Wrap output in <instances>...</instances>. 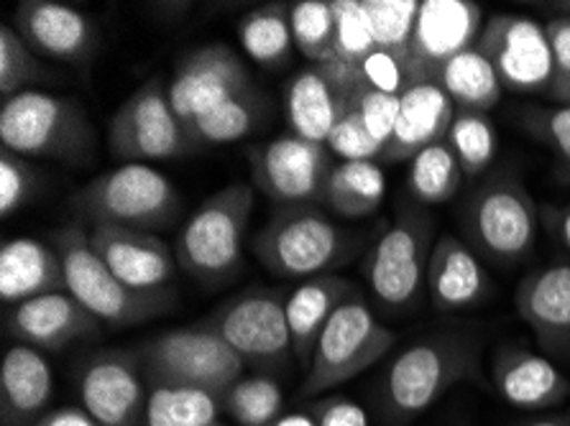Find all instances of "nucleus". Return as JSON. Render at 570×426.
<instances>
[{"instance_id":"f8f14e48","label":"nucleus","mask_w":570,"mask_h":426,"mask_svg":"<svg viewBox=\"0 0 570 426\" xmlns=\"http://www.w3.org/2000/svg\"><path fill=\"white\" fill-rule=\"evenodd\" d=\"M233 353L248 365L272 370L282 368L292 353L287 299L272 289H248L223 301L205 319Z\"/></svg>"},{"instance_id":"4468645a","label":"nucleus","mask_w":570,"mask_h":426,"mask_svg":"<svg viewBox=\"0 0 570 426\" xmlns=\"http://www.w3.org/2000/svg\"><path fill=\"white\" fill-rule=\"evenodd\" d=\"M476 49L494 67L504 90L548 95L552 49L542 23L517 13H497L483 23Z\"/></svg>"},{"instance_id":"a18cd8bd","label":"nucleus","mask_w":570,"mask_h":426,"mask_svg":"<svg viewBox=\"0 0 570 426\" xmlns=\"http://www.w3.org/2000/svg\"><path fill=\"white\" fill-rule=\"evenodd\" d=\"M548 39L552 49V77L548 100L558 106H570V16H558L548 21Z\"/></svg>"},{"instance_id":"6e6552de","label":"nucleus","mask_w":570,"mask_h":426,"mask_svg":"<svg viewBox=\"0 0 570 426\" xmlns=\"http://www.w3.org/2000/svg\"><path fill=\"white\" fill-rule=\"evenodd\" d=\"M77 217L92 225L114 222L138 230L169 228L179 215V192L146 164H120L72 195Z\"/></svg>"},{"instance_id":"a19ab883","label":"nucleus","mask_w":570,"mask_h":426,"mask_svg":"<svg viewBox=\"0 0 570 426\" xmlns=\"http://www.w3.org/2000/svg\"><path fill=\"white\" fill-rule=\"evenodd\" d=\"M348 112L358 120L361 128L366 130V136L376 143V149L384 156L386 146L394 136L396 118H400V98L374 92V90H364V87H361L348 102Z\"/></svg>"},{"instance_id":"7ed1b4c3","label":"nucleus","mask_w":570,"mask_h":426,"mask_svg":"<svg viewBox=\"0 0 570 426\" xmlns=\"http://www.w3.org/2000/svg\"><path fill=\"white\" fill-rule=\"evenodd\" d=\"M540 207L514 169L491 171L461 210L465 242L497 266H514L532 254Z\"/></svg>"},{"instance_id":"de8ad7c7","label":"nucleus","mask_w":570,"mask_h":426,"mask_svg":"<svg viewBox=\"0 0 570 426\" xmlns=\"http://www.w3.org/2000/svg\"><path fill=\"white\" fill-rule=\"evenodd\" d=\"M540 212H542V220H546L550 232L556 235V240L566 250H570V205L546 207V210H540Z\"/></svg>"},{"instance_id":"cd10ccee","label":"nucleus","mask_w":570,"mask_h":426,"mask_svg":"<svg viewBox=\"0 0 570 426\" xmlns=\"http://www.w3.org/2000/svg\"><path fill=\"white\" fill-rule=\"evenodd\" d=\"M284 106H287V120L297 138L327 146L333 128L348 110V100L341 98L323 67L313 65L292 77Z\"/></svg>"},{"instance_id":"72a5a7b5","label":"nucleus","mask_w":570,"mask_h":426,"mask_svg":"<svg viewBox=\"0 0 570 426\" xmlns=\"http://www.w3.org/2000/svg\"><path fill=\"white\" fill-rule=\"evenodd\" d=\"M266 110V100L262 92L252 90L238 95L228 102H223L220 108H215L205 116L195 118L193 123H187V133L193 138L195 149H205V146H218V143H233L254 133Z\"/></svg>"},{"instance_id":"aec40b11","label":"nucleus","mask_w":570,"mask_h":426,"mask_svg":"<svg viewBox=\"0 0 570 426\" xmlns=\"http://www.w3.org/2000/svg\"><path fill=\"white\" fill-rule=\"evenodd\" d=\"M102 321L82 307L69 291L47 294L8 307L3 329L16 343L37 350H65L72 343L92 340L100 335Z\"/></svg>"},{"instance_id":"37998d69","label":"nucleus","mask_w":570,"mask_h":426,"mask_svg":"<svg viewBox=\"0 0 570 426\" xmlns=\"http://www.w3.org/2000/svg\"><path fill=\"white\" fill-rule=\"evenodd\" d=\"M517 120L527 133L546 143L560 164L570 169V106L524 108Z\"/></svg>"},{"instance_id":"1a4fd4ad","label":"nucleus","mask_w":570,"mask_h":426,"mask_svg":"<svg viewBox=\"0 0 570 426\" xmlns=\"http://www.w3.org/2000/svg\"><path fill=\"white\" fill-rule=\"evenodd\" d=\"M146 384L189 386L226 394L244 376V360L205 321L183 329H169L151 337L136 350Z\"/></svg>"},{"instance_id":"3c124183","label":"nucleus","mask_w":570,"mask_h":426,"mask_svg":"<svg viewBox=\"0 0 570 426\" xmlns=\"http://www.w3.org/2000/svg\"><path fill=\"white\" fill-rule=\"evenodd\" d=\"M517 426H570V412L563 414H540Z\"/></svg>"},{"instance_id":"a211bd4d","label":"nucleus","mask_w":570,"mask_h":426,"mask_svg":"<svg viewBox=\"0 0 570 426\" xmlns=\"http://www.w3.org/2000/svg\"><path fill=\"white\" fill-rule=\"evenodd\" d=\"M16 31L39 57L85 67L98 51V26L80 8L57 0H21Z\"/></svg>"},{"instance_id":"09e8293b","label":"nucleus","mask_w":570,"mask_h":426,"mask_svg":"<svg viewBox=\"0 0 570 426\" xmlns=\"http://www.w3.org/2000/svg\"><path fill=\"white\" fill-rule=\"evenodd\" d=\"M39 426H98V424H95V419L85 412V408L65 406V408H55V412H49L45 419L39 422Z\"/></svg>"},{"instance_id":"5701e85b","label":"nucleus","mask_w":570,"mask_h":426,"mask_svg":"<svg viewBox=\"0 0 570 426\" xmlns=\"http://www.w3.org/2000/svg\"><path fill=\"white\" fill-rule=\"evenodd\" d=\"M491 281L469 242L458 235H440L428 268V297L443 315L476 307L489 297Z\"/></svg>"},{"instance_id":"e433bc0d","label":"nucleus","mask_w":570,"mask_h":426,"mask_svg":"<svg viewBox=\"0 0 570 426\" xmlns=\"http://www.w3.org/2000/svg\"><path fill=\"white\" fill-rule=\"evenodd\" d=\"M448 143L461 164L463 177H481L497 159V128L487 112L455 110Z\"/></svg>"},{"instance_id":"393cba45","label":"nucleus","mask_w":570,"mask_h":426,"mask_svg":"<svg viewBox=\"0 0 570 426\" xmlns=\"http://www.w3.org/2000/svg\"><path fill=\"white\" fill-rule=\"evenodd\" d=\"M55 378L45 355L31 345H16L0 365V422L3 426H39L49 414Z\"/></svg>"},{"instance_id":"a878e982","label":"nucleus","mask_w":570,"mask_h":426,"mask_svg":"<svg viewBox=\"0 0 570 426\" xmlns=\"http://www.w3.org/2000/svg\"><path fill=\"white\" fill-rule=\"evenodd\" d=\"M67 291L62 256L33 238H13L0 250V299L16 307L47 294Z\"/></svg>"},{"instance_id":"39448f33","label":"nucleus","mask_w":570,"mask_h":426,"mask_svg":"<svg viewBox=\"0 0 570 426\" xmlns=\"http://www.w3.org/2000/svg\"><path fill=\"white\" fill-rule=\"evenodd\" d=\"M0 141L19 156L88 164L95 153V128L80 100L31 90L3 100Z\"/></svg>"},{"instance_id":"79ce46f5","label":"nucleus","mask_w":570,"mask_h":426,"mask_svg":"<svg viewBox=\"0 0 570 426\" xmlns=\"http://www.w3.org/2000/svg\"><path fill=\"white\" fill-rule=\"evenodd\" d=\"M39 192V171L26 161V156L0 151V215L11 217L29 205Z\"/></svg>"},{"instance_id":"2eb2a0df","label":"nucleus","mask_w":570,"mask_h":426,"mask_svg":"<svg viewBox=\"0 0 570 426\" xmlns=\"http://www.w3.org/2000/svg\"><path fill=\"white\" fill-rule=\"evenodd\" d=\"M483 11L473 0H420L407 67L414 82H438L458 55L476 47Z\"/></svg>"},{"instance_id":"9b49d317","label":"nucleus","mask_w":570,"mask_h":426,"mask_svg":"<svg viewBox=\"0 0 570 426\" xmlns=\"http://www.w3.org/2000/svg\"><path fill=\"white\" fill-rule=\"evenodd\" d=\"M110 153L124 164L179 159L197 151L187 126L171 108L169 85L151 77L128 95L108 123Z\"/></svg>"},{"instance_id":"f03ea898","label":"nucleus","mask_w":570,"mask_h":426,"mask_svg":"<svg viewBox=\"0 0 570 426\" xmlns=\"http://www.w3.org/2000/svg\"><path fill=\"white\" fill-rule=\"evenodd\" d=\"M364 235L335 225L315 205L276 207L254 235V254L274 276L307 278L333 274L364 246Z\"/></svg>"},{"instance_id":"f704fd0d","label":"nucleus","mask_w":570,"mask_h":426,"mask_svg":"<svg viewBox=\"0 0 570 426\" xmlns=\"http://www.w3.org/2000/svg\"><path fill=\"white\" fill-rule=\"evenodd\" d=\"M463 169L451 143H435L417 153L410 167V195L417 205H443L461 189Z\"/></svg>"},{"instance_id":"20e7f679","label":"nucleus","mask_w":570,"mask_h":426,"mask_svg":"<svg viewBox=\"0 0 570 426\" xmlns=\"http://www.w3.org/2000/svg\"><path fill=\"white\" fill-rule=\"evenodd\" d=\"M55 248L62 256L67 291L88 307L102 325L134 327L157 319L177 304L175 289H134L102 264L90 246V235L80 225H67L55 235Z\"/></svg>"},{"instance_id":"ddd939ff","label":"nucleus","mask_w":570,"mask_h":426,"mask_svg":"<svg viewBox=\"0 0 570 426\" xmlns=\"http://www.w3.org/2000/svg\"><path fill=\"white\" fill-rule=\"evenodd\" d=\"M248 167L258 192L274 205L289 207L323 202L335 164L327 146L282 136L248 151Z\"/></svg>"},{"instance_id":"603ef678","label":"nucleus","mask_w":570,"mask_h":426,"mask_svg":"<svg viewBox=\"0 0 570 426\" xmlns=\"http://www.w3.org/2000/svg\"><path fill=\"white\" fill-rule=\"evenodd\" d=\"M215 426H220V424H215Z\"/></svg>"},{"instance_id":"bb28decb","label":"nucleus","mask_w":570,"mask_h":426,"mask_svg":"<svg viewBox=\"0 0 570 426\" xmlns=\"http://www.w3.org/2000/svg\"><path fill=\"white\" fill-rule=\"evenodd\" d=\"M361 294L356 284L338 274H323L302 281L287 297V321L292 333V353L307 370L315 345L331 317L351 297Z\"/></svg>"},{"instance_id":"c756f323","label":"nucleus","mask_w":570,"mask_h":426,"mask_svg":"<svg viewBox=\"0 0 570 426\" xmlns=\"http://www.w3.org/2000/svg\"><path fill=\"white\" fill-rule=\"evenodd\" d=\"M386 177L379 161H341L327 179L323 205L338 217L361 220L384 202Z\"/></svg>"},{"instance_id":"c85d7f7f","label":"nucleus","mask_w":570,"mask_h":426,"mask_svg":"<svg viewBox=\"0 0 570 426\" xmlns=\"http://www.w3.org/2000/svg\"><path fill=\"white\" fill-rule=\"evenodd\" d=\"M335 55L331 65H320L341 98L351 102L361 90V65L376 49L374 33L361 0H333Z\"/></svg>"},{"instance_id":"f257e3e1","label":"nucleus","mask_w":570,"mask_h":426,"mask_svg":"<svg viewBox=\"0 0 570 426\" xmlns=\"http://www.w3.org/2000/svg\"><path fill=\"white\" fill-rule=\"evenodd\" d=\"M483 340L476 329H438L404 347L386 363L374 386L382 424L407 426L458 384H487L481 370Z\"/></svg>"},{"instance_id":"4c0bfd02","label":"nucleus","mask_w":570,"mask_h":426,"mask_svg":"<svg viewBox=\"0 0 570 426\" xmlns=\"http://www.w3.org/2000/svg\"><path fill=\"white\" fill-rule=\"evenodd\" d=\"M292 39L313 65H331L335 55L333 0H297L292 3Z\"/></svg>"},{"instance_id":"c03bdc74","label":"nucleus","mask_w":570,"mask_h":426,"mask_svg":"<svg viewBox=\"0 0 570 426\" xmlns=\"http://www.w3.org/2000/svg\"><path fill=\"white\" fill-rule=\"evenodd\" d=\"M361 87H364V90L402 98V95L412 87L407 59L394 55V51L374 49L366 57V62L361 65Z\"/></svg>"},{"instance_id":"0eeeda50","label":"nucleus","mask_w":570,"mask_h":426,"mask_svg":"<svg viewBox=\"0 0 570 426\" xmlns=\"http://www.w3.org/2000/svg\"><path fill=\"white\" fill-rule=\"evenodd\" d=\"M256 192L248 185H230L207 197L175 238L177 264L205 284H223L244 260V240L252 222Z\"/></svg>"},{"instance_id":"8fccbe9b","label":"nucleus","mask_w":570,"mask_h":426,"mask_svg":"<svg viewBox=\"0 0 570 426\" xmlns=\"http://www.w3.org/2000/svg\"><path fill=\"white\" fill-rule=\"evenodd\" d=\"M269 426H317L313 412H292V414H282L279 419L272 422Z\"/></svg>"},{"instance_id":"473e14b6","label":"nucleus","mask_w":570,"mask_h":426,"mask_svg":"<svg viewBox=\"0 0 570 426\" xmlns=\"http://www.w3.org/2000/svg\"><path fill=\"white\" fill-rule=\"evenodd\" d=\"M292 6L269 3L248 11L238 23V41L248 57L262 67H282L292 59Z\"/></svg>"},{"instance_id":"b1692460","label":"nucleus","mask_w":570,"mask_h":426,"mask_svg":"<svg viewBox=\"0 0 570 426\" xmlns=\"http://www.w3.org/2000/svg\"><path fill=\"white\" fill-rule=\"evenodd\" d=\"M455 106L438 82H414L400 98V118L382 161H412L430 146L448 141Z\"/></svg>"},{"instance_id":"2f4dec72","label":"nucleus","mask_w":570,"mask_h":426,"mask_svg":"<svg viewBox=\"0 0 570 426\" xmlns=\"http://www.w3.org/2000/svg\"><path fill=\"white\" fill-rule=\"evenodd\" d=\"M226 414L223 394L189 386H151L144 426H215Z\"/></svg>"},{"instance_id":"7c9ffc66","label":"nucleus","mask_w":570,"mask_h":426,"mask_svg":"<svg viewBox=\"0 0 570 426\" xmlns=\"http://www.w3.org/2000/svg\"><path fill=\"white\" fill-rule=\"evenodd\" d=\"M438 85L453 100L455 110L465 112H487L494 110L502 100L504 87L499 82L494 67L487 62V57L473 47L463 55H458L438 77Z\"/></svg>"},{"instance_id":"c9c22d12","label":"nucleus","mask_w":570,"mask_h":426,"mask_svg":"<svg viewBox=\"0 0 570 426\" xmlns=\"http://www.w3.org/2000/svg\"><path fill=\"white\" fill-rule=\"evenodd\" d=\"M55 69L21 39L13 26H0V98L11 100L21 92L55 82Z\"/></svg>"},{"instance_id":"6ab92c4d","label":"nucleus","mask_w":570,"mask_h":426,"mask_svg":"<svg viewBox=\"0 0 570 426\" xmlns=\"http://www.w3.org/2000/svg\"><path fill=\"white\" fill-rule=\"evenodd\" d=\"M90 246L120 281L134 289L157 291L177 276V256L167 242L149 230L126 225H92Z\"/></svg>"},{"instance_id":"412c9836","label":"nucleus","mask_w":570,"mask_h":426,"mask_svg":"<svg viewBox=\"0 0 570 426\" xmlns=\"http://www.w3.org/2000/svg\"><path fill=\"white\" fill-rule=\"evenodd\" d=\"M514 307L550 355H570V264L534 268L517 284Z\"/></svg>"},{"instance_id":"423d86ee","label":"nucleus","mask_w":570,"mask_h":426,"mask_svg":"<svg viewBox=\"0 0 570 426\" xmlns=\"http://www.w3.org/2000/svg\"><path fill=\"white\" fill-rule=\"evenodd\" d=\"M435 248V220L417 202L396 210L394 222L379 235L364 260V278L379 307L407 315L428 289L430 256Z\"/></svg>"},{"instance_id":"49530a36","label":"nucleus","mask_w":570,"mask_h":426,"mask_svg":"<svg viewBox=\"0 0 570 426\" xmlns=\"http://www.w3.org/2000/svg\"><path fill=\"white\" fill-rule=\"evenodd\" d=\"M309 412H313L317 426H368L366 408L345 396L320 398L309 406Z\"/></svg>"},{"instance_id":"f3484780","label":"nucleus","mask_w":570,"mask_h":426,"mask_svg":"<svg viewBox=\"0 0 570 426\" xmlns=\"http://www.w3.org/2000/svg\"><path fill=\"white\" fill-rule=\"evenodd\" d=\"M144 380L136 355L100 350L82 363L77 390L82 408L98 426H144L149 402Z\"/></svg>"},{"instance_id":"ea45409f","label":"nucleus","mask_w":570,"mask_h":426,"mask_svg":"<svg viewBox=\"0 0 570 426\" xmlns=\"http://www.w3.org/2000/svg\"><path fill=\"white\" fill-rule=\"evenodd\" d=\"M374 33L376 49L394 51L407 59L414 21H417V0H361Z\"/></svg>"},{"instance_id":"dca6fc26","label":"nucleus","mask_w":570,"mask_h":426,"mask_svg":"<svg viewBox=\"0 0 570 426\" xmlns=\"http://www.w3.org/2000/svg\"><path fill=\"white\" fill-rule=\"evenodd\" d=\"M252 90H256V85L236 51L226 43H207L179 59L169 82V100L187 126Z\"/></svg>"},{"instance_id":"9d476101","label":"nucleus","mask_w":570,"mask_h":426,"mask_svg":"<svg viewBox=\"0 0 570 426\" xmlns=\"http://www.w3.org/2000/svg\"><path fill=\"white\" fill-rule=\"evenodd\" d=\"M394 345L396 335L376 319L364 294H356L335 311L320 335L299 396H325L327 390L348 384L384 360Z\"/></svg>"},{"instance_id":"4be33fe9","label":"nucleus","mask_w":570,"mask_h":426,"mask_svg":"<svg viewBox=\"0 0 570 426\" xmlns=\"http://www.w3.org/2000/svg\"><path fill=\"white\" fill-rule=\"evenodd\" d=\"M491 384L507 404L522 412H548L570 396V380L550 358L520 345L499 347L491 360Z\"/></svg>"},{"instance_id":"58836bf2","label":"nucleus","mask_w":570,"mask_h":426,"mask_svg":"<svg viewBox=\"0 0 570 426\" xmlns=\"http://www.w3.org/2000/svg\"><path fill=\"white\" fill-rule=\"evenodd\" d=\"M226 414L238 426H269L282 416L284 394L269 376L240 378L223 394Z\"/></svg>"}]
</instances>
